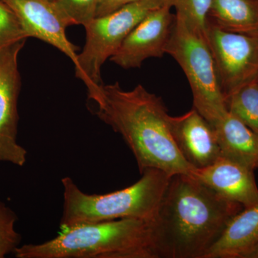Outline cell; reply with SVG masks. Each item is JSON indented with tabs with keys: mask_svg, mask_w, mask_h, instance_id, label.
Masks as SVG:
<instances>
[{
	"mask_svg": "<svg viewBox=\"0 0 258 258\" xmlns=\"http://www.w3.org/2000/svg\"><path fill=\"white\" fill-rule=\"evenodd\" d=\"M243 209L193 176H171L152 221L155 258H205L231 219Z\"/></svg>",
	"mask_w": 258,
	"mask_h": 258,
	"instance_id": "obj_1",
	"label": "cell"
},
{
	"mask_svg": "<svg viewBox=\"0 0 258 258\" xmlns=\"http://www.w3.org/2000/svg\"><path fill=\"white\" fill-rule=\"evenodd\" d=\"M88 98L98 118L119 134L133 153L141 174L157 169L171 176L191 175L171 134V115L162 99L142 85L125 91L118 82L101 85Z\"/></svg>",
	"mask_w": 258,
	"mask_h": 258,
	"instance_id": "obj_2",
	"label": "cell"
},
{
	"mask_svg": "<svg viewBox=\"0 0 258 258\" xmlns=\"http://www.w3.org/2000/svg\"><path fill=\"white\" fill-rule=\"evenodd\" d=\"M57 237L20 245L16 258H155L152 221L125 218L60 228Z\"/></svg>",
	"mask_w": 258,
	"mask_h": 258,
	"instance_id": "obj_3",
	"label": "cell"
},
{
	"mask_svg": "<svg viewBox=\"0 0 258 258\" xmlns=\"http://www.w3.org/2000/svg\"><path fill=\"white\" fill-rule=\"evenodd\" d=\"M142 174L128 187L103 195L84 192L71 177L62 178L60 228L125 218L152 221L171 176L157 169H145Z\"/></svg>",
	"mask_w": 258,
	"mask_h": 258,
	"instance_id": "obj_4",
	"label": "cell"
},
{
	"mask_svg": "<svg viewBox=\"0 0 258 258\" xmlns=\"http://www.w3.org/2000/svg\"><path fill=\"white\" fill-rule=\"evenodd\" d=\"M165 52L184 71L192 92L194 108L215 124L228 110L207 37L174 15Z\"/></svg>",
	"mask_w": 258,
	"mask_h": 258,
	"instance_id": "obj_5",
	"label": "cell"
},
{
	"mask_svg": "<svg viewBox=\"0 0 258 258\" xmlns=\"http://www.w3.org/2000/svg\"><path fill=\"white\" fill-rule=\"evenodd\" d=\"M161 6L152 0H139L96 17L85 27L86 42L74 66L76 77L86 85L88 96L103 85L101 68L105 62L114 55L134 28L152 10Z\"/></svg>",
	"mask_w": 258,
	"mask_h": 258,
	"instance_id": "obj_6",
	"label": "cell"
},
{
	"mask_svg": "<svg viewBox=\"0 0 258 258\" xmlns=\"http://www.w3.org/2000/svg\"><path fill=\"white\" fill-rule=\"evenodd\" d=\"M206 35L225 100L258 75V37L225 31L208 20Z\"/></svg>",
	"mask_w": 258,
	"mask_h": 258,
	"instance_id": "obj_7",
	"label": "cell"
},
{
	"mask_svg": "<svg viewBox=\"0 0 258 258\" xmlns=\"http://www.w3.org/2000/svg\"><path fill=\"white\" fill-rule=\"evenodd\" d=\"M25 42L0 51V162L18 166H24L28 154L18 143V102L21 86L18 56Z\"/></svg>",
	"mask_w": 258,
	"mask_h": 258,
	"instance_id": "obj_8",
	"label": "cell"
},
{
	"mask_svg": "<svg viewBox=\"0 0 258 258\" xmlns=\"http://www.w3.org/2000/svg\"><path fill=\"white\" fill-rule=\"evenodd\" d=\"M171 7L164 4L152 10L132 30L111 61L124 69H137L152 57H162L174 22Z\"/></svg>",
	"mask_w": 258,
	"mask_h": 258,
	"instance_id": "obj_9",
	"label": "cell"
},
{
	"mask_svg": "<svg viewBox=\"0 0 258 258\" xmlns=\"http://www.w3.org/2000/svg\"><path fill=\"white\" fill-rule=\"evenodd\" d=\"M13 10L28 37H35L58 49L75 64L79 48L66 35L69 26L53 2L2 0Z\"/></svg>",
	"mask_w": 258,
	"mask_h": 258,
	"instance_id": "obj_10",
	"label": "cell"
},
{
	"mask_svg": "<svg viewBox=\"0 0 258 258\" xmlns=\"http://www.w3.org/2000/svg\"><path fill=\"white\" fill-rule=\"evenodd\" d=\"M171 129L181 156L195 169L211 165L221 157L215 128L195 108L171 116Z\"/></svg>",
	"mask_w": 258,
	"mask_h": 258,
	"instance_id": "obj_11",
	"label": "cell"
},
{
	"mask_svg": "<svg viewBox=\"0 0 258 258\" xmlns=\"http://www.w3.org/2000/svg\"><path fill=\"white\" fill-rule=\"evenodd\" d=\"M194 177L222 198L249 208L258 203V188L254 170L220 157L211 165L195 169Z\"/></svg>",
	"mask_w": 258,
	"mask_h": 258,
	"instance_id": "obj_12",
	"label": "cell"
},
{
	"mask_svg": "<svg viewBox=\"0 0 258 258\" xmlns=\"http://www.w3.org/2000/svg\"><path fill=\"white\" fill-rule=\"evenodd\" d=\"M258 246V203L231 219L205 258H247Z\"/></svg>",
	"mask_w": 258,
	"mask_h": 258,
	"instance_id": "obj_13",
	"label": "cell"
},
{
	"mask_svg": "<svg viewBox=\"0 0 258 258\" xmlns=\"http://www.w3.org/2000/svg\"><path fill=\"white\" fill-rule=\"evenodd\" d=\"M221 157L254 170L258 168V135L227 112L212 125Z\"/></svg>",
	"mask_w": 258,
	"mask_h": 258,
	"instance_id": "obj_14",
	"label": "cell"
},
{
	"mask_svg": "<svg viewBox=\"0 0 258 258\" xmlns=\"http://www.w3.org/2000/svg\"><path fill=\"white\" fill-rule=\"evenodd\" d=\"M208 20L225 31L258 37V0H212Z\"/></svg>",
	"mask_w": 258,
	"mask_h": 258,
	"instance_id": "obj_15",
	"label": "cell"
},
{
	"mask_svg": "<svg viewBox=\"0 0 258 258\" xmlns=\"http://www.w3.org/2000/svg\"><path fill=\"white\" fill-rule=\"evenodd\" d=\"M227 110L258 135V82L246 83L226 98Z\"/></svg>",
	"mask_w": 258,
	"mask_h": 258,
	"instance_id": "obj_16",
	"label": "cell"
},
{
	"mask_svg": "<svg viewBox=\"0 0 258 258\" xmlns=\"http://www.w3.org/2000/svg\"><path fill=\"white\" fill-rule=\"evenodd\" d=\"M212 2V0H166L165 4L174 8L176 16L207 37V23Z\"/></svg>",
	"mask_w": 258,
	"mask_h": 258,
	"instance_id": "obj_17",
	"label": "cell"
},
{
	"mask_svg": "<svg viewBox=\"0 0 258 258\" xmlns=\"http://www.w3.org/2000/svg\"><path fill=\"white\" fill-rule=\"evenodd\" d=\"M53 3L69 26L85 28L96 18L98 0H54Z\"/></svg>",
	"mask_w": 258,
	"mask_h": 258,
	"instance_id": "obj_18",
	"label": "cell"
},
{
	"mask_svg": "<svg viewBox=\"0 0 258 258\" xmlns=\"http://www.w3.org/2000/svg\"><path fill=\"white\" fill-rule=\"evenodd\" d=\"M28 37L13 10L0 0V51L25 41Z\"/></svg>",
	"mask_w": 258,
	"mask_h": 258,
	"instance_id": "obj_19",
	"label": "cell"
},
{
	"mask_svg": "<svg viewBox=\"0 0 258 258\" xmlns=\"http://www.w3.org/2000/svg\"><path fill=\"white\" fill-rule=\"evenodd\" d=\"M18 216L5 203L0 202V258H4L20 245L21 235L15 230Z\"/></svg>",
	"mask_w": 258,
	"mask_h": 258,
	"instance_id": "obj_20",
	"label": "cell"
},
{
	"mask_svg": "<svg viewBox=\"0 0 258 258\" xmlns=\"http://www.w3.org/2000/svg\"><path fill=\"white\" fill-rule=\"evenodd\" d=\"M137 1L139 0H98L96 17L110 14L125 5L132 4Z\"/></svg>",
	"mask_w": 258,
	"mask_h": 258,
	"instance_id": "obj_21",
	"label": "cell"
},
{
	"mask_svg": "<svg viewBox=\"0 0 258 258\" xmlns=\"http://www.w3.org/2000/svg\"><path fill=\"white\" fill-rule=\"evenodd\" d=\"M247 258H258V246L249 254Z\"/></svg>",
	"mask_w": 258,
	"mask_h": 258,
	"instance_id": "obj_22",
	"label": "cell"
},
{
	"mask_svg": "<svg viewBox=\"0 0 258 258\" xmlns=\"http://www.w3.org/2000/svg\"><path fill=\"white\" fill-rule=\"evenodd\" d=\"M152 1L155 2V3H158L160 5H163L165 4L166 0H152Z\"/></svg>",
	"mask_w": 258,
	"mask_h": 258,
	"instance_id": "obj_23",
	"label": "cell"
},
{
	"mask_svg": "<svg viewBox=\"0 0 258 258\" xmlns=\"http://www.w3.org/2000/svg\"><path fill=\"white\" fill-rule=\"evenodd\" d=\"M256 81H257L258 82V75H257V78H256Z\"/></svg>",
	"mask_w": 258,
	"mask_h": 258,
	"instance_id": "obj_24",
	"label": "cell"
},
{
	"mask_svg": "<svg viewBox=\"0 0 258 258\" xmlns=\"http://www.w3.org/2000/svg\"><path fill=\"white\" fill-rule=\"evenodd\" d=\"M49 1L53 2L54 0H49Z\"/></svg>",
	"mask_w": 258,
	"mask_h": 258,
	"instance_id": "obj_25",
	"label": "cell"
}]
</instances>
